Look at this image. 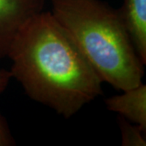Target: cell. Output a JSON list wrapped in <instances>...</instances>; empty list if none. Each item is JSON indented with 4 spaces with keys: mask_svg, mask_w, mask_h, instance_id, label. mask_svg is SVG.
<instances>
[{
    "mask_svg": "<svg viewBox=\"0 0 146 146\" xmlns=\"http://www.w3.org/2000/svg\"><path fill=\"white\" fill-rule=\"evenodd\" d=\"M45 0H0V59L21 29L44 9Z\"/></svg>",
    "mask_w": 146,
    "mask_h": 146,
    "instance_id": "3",
    "label": "cell"
},
{
    "mask_svg": "<svg viewBox=\"0 0 146 146\" xmlns=\"http://www.w3.org/2000/svg\"><path fill=\"white\" fill-rule=\"evenodd\" d=\"M16 141L6 119L0 113V146L14 145Z\"/></svg>",
    "mask_w": 146,
    "mask_h": 146,
    "instance_id": "7",
    "label": "cell"
},
{
    "mask_svg": "<svg viewBox=\"0 0 146 146\" xmlns=\"http://www.w3.org/2000/svg\"><path fill=\"white\" fill-rule=\"evenodd\" d=\"M7 57L29 98L66 119L102 94V80L50 11L21 29Z\"/></svg>",
    "mask_w": 146,
    "mask_h": 146,
    "instance_id": "1",
    "label": "cell"
},
{
    "mask_svg": "<svg viewBox=\"0 0 146 146\" xmlns=\"http://www.w3.org/2000/svg\"><path fill=\"white\" fill-rule=\"evenodd\" d=\"M105 104L109 110L146 131V85L143 82L122 91V94L109 97Z\"/></svg>",
    "mask_w": 146,
    "mask_h": 146,
    "instance_id": "4",
    "label": "cell"
},
{
    "mask_svg": "<svg viewBox=\"0 0 146 146\" xmlns=\"http://www.w3.org/2000/svg\"><path fill=\"white\" fill-rule=\"evenodd\" d=\"M121 140L123 146H145V131L138 125L119 116Z\"/></svg>",
    "mask_w": 146,
    "mask_h": 146,
    "instance_id": "6",
    "label": "cell"
},
{
    "mask_svg": "<svg viewBox=\"0 0 146 146\" xmlns=\"http://www.w3.org/2000/svg\"><path fill=\"white\" fill-rule=\"evenodd\" d=\"M51 5L50 12L103 83L123 91L143 82L145 64L119 11L100 0H51Z\"/></svg>",
    "mask_w": 146,
    "mask_h": 146,
    "instance_id": "2",
    "label": "cell"
},
{
    "mask_svg": "<svg viewBox=\"0 0 146 146\" xmlns=\"http://www.w3.org/2000/svg\"><path fill=\"white\" fill-rule=\"evenodd\" d=\"M119 13L136 52L146 64V0H122Z\"/></svg>",
    "mask_w": 146,
    "mask_h": 146,
    "instance_id": "5",
    "label": "cell"
},
{
    "mask_svg": "<svg viewBox=\"0 0 146 146\" xmlns=\"http://www.w3.org/2000/svg\"><path fill=\"white\" fill-rule=\"evenodd\" d=\"M11 79L12 76L10 71L0 69V94L4 92Z\"/></svg>",
    "mask_w": 146,
    "mask_h": 146,
    "instance_id": "8",
    "label": "cell"
}]
</instances>
